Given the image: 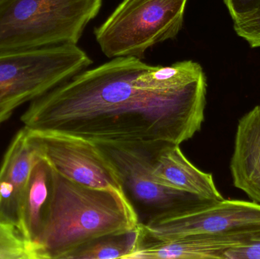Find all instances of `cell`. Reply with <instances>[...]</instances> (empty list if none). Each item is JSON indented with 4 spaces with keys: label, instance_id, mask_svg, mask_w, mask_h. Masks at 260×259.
Returning <instances> with one entry per match:
<instances>
[{
    "label": "cell",
    "instance_id": "obj_17",
    "mask_svg": "<svg viewBox=\"0 0 260 259\" xmlns=\"http://www.w3.org/2000/svg\"><path fill=\"white\" fill-rule=\"evenodd\" d=\"M235 31L251 47H260V5L255 10L235 20Z\"/></svg>",
    "mask_w": 260,
    "mask_h": 259
},
{
    "label": "cell",
    "instance_id": "obj_9",
    "mask_svg": "<svg viewBox=\"0 0 260 259\" xmlns=\"http://www.w3.org/2000/svg\"><path fill=\"white\" fill-rule=\"evenodd\" d=\"M38 155L24 127L12 140L0 167V222L18 231L21 199Z\"/></svg>",
    "mask_w": 260,
    "mask_h": 259
},
{
    "label": "cell",
    "instance_id": "obj_11",
    "mask_svg": "<svg viewBox=\"0 0 260 259\" xmlns=\"http://www.w3.org/2000/svg\"><path fill=\"white\" fill-rule=\"evenodd\" d=\"M230 169L235 187L260 204V105L238 122Z\"/></svg>",
    "mask_w": 260,
    "mask_h": 259
},
{
    "label": "cell",
    "instance_id": "obj_13",
    "mask_svg": "<svg viewBox=\"0 0 260 259\" xmlns=\"http://www.w3.org/2000/svg\"><path fill=\"white\" fill-rule=\"evenodd\" d=\"M238 237L192 235L166 242L144 240L130 259H224L229 249L245 244Z\"/></svg>",
    "mask_w": 260,
    "mask_h": 259
},
{
    "label": "cell",
    "instance_id": "obj_16",
    "mask_svg": "<svg viewBox=\"0 0 260 259\" xmlns=\"http://www.w3.org/2000/svg\"><path fill=\"white\" fill-rule=\"evenodd\" d=\"M0 259H38V256L16 228L0 222Z\"/></svg>",
    "mask_w": 260,
    "mask_h": 259
},
{
    "label": "cell",
    "instance_id": "obj_19",
    "mask_svg": "<svg viewBox=\"0 0 260 259\" xmlns=\"http://www.w3.org/2000/svg\"><path fill=\"white\" fill-rule=\"evenodd\" d=\"M234 21L258 8L260 0H224Z\"/></svg>",
    "mask_w": 260,
    "mask_h": 259
},
{
    "label": "cell",
    "instance_id": "obj_10",
    "mask_svg": "<svg viewBox=\"0 0 260 259\" xmlns=\"http://www.w3.org/2000/svg\"><path fill=\"white\" fill-rule=\"evenodd\" d=\"M152 173L159 183L168 188L189 193L203 200L224 199L212 175L195 167L178 144H165L160 147L154 158Z\"/></svg>",
    "mask_w": 260,
    "mask_h": 259
},
{
    "label": "cell",
    "instance_id": "obj_5",
    "mask_svg": "<svg viewBox=\"0 0 260 259\" xmlns=\"http://www.w3.org/2000/svg\"><path fill=\"white\" fill-rule=\"evenodd\" d=\"M188 0H123L94 30L108 58L140 59L150 47L176 38Z\"/></svg>",
    "mask_w": 260,
    "mask_h": 259
},
{
    "label": "cell",
    "instance_id": "obj_2",
    "mask_svg": "<svg viewBox=\"0 0 260 259\" xmlns=\"http://www.w3.org/2000/svg\"><path fill=\"white\" fill-rule=\"evenodd\" d=\"M138 226L134 210L118 195L84 187L53 169L51 200L39 258L67 259L93 240L129 232Z\"/></svg>",
    "mask_w": 260,
    "mask_h": 259
},
{
    "label": "cell",
    "instance_id": "obj_12",
    "mask_svg": "<svg viewBox=\"0 0 260 259\" xmlns=\"http://www.w3.org/2000/svg\"><path fill=\"white\" fill-rule=\"evenodd\" d=\"M53 189V168L38 155L21 199L19 232L38 253L45 226Z\"/></svg>",
    "mask_w": 260,
    "mask_h": 259
},
{
    "label": "cell",
    "instance_id": "obj_7",
    "mask_svg": "<svg viewBox=\"0 0 260 259\" xmlns=\"http://www.w3.org/2000/svg\"><path fill=\"white\" fill-rule=\"evenodd\" d=\"M148 241L166 242L186 236L242 237L260 232V204L239 200L207 201L188 211L139 225Z\"/></svg>",
    "mask_w": 260,
    "mask_h": 259
},
{
    "label": "cell",
    "instance_id": "obj_4",
    "mask_svg": "<svg viewBox=\"0 0 260 259\" xmlns=\"http://www.w3.org/2000/svg\"><path fill=\"white\" fill-rule=\"evenodd\" d=\"M92 62L76 44L0 52V125L21 105L85 71Z\"/></svg>",
    "mask_w": 260,
    "mask_h": 259
},
{
    "label": "cell",
    "instance_id": "obj_15",
    "mask_svg": "<svg viewBox=\"0 0 260 259\" xmlns=\"http://www.w3.org/2000/svg\"><path fill=\"white\" fill-rule=\"evenodd\" d=\"M142 227L123 234L100 237L79 248L67 259H130L143 243Z\"/></svg>",
    "mask_w": 260,
    "mask_h": 259
},
{
    "label": "cell",
    "instance_id": "obj_1",
    "mask_svg": "<svg viewBox=\"0 0 260 259\" xmlns=\"http://www.w3.org/2000/svg\"><path fill=\"white\" fill-rule=\"evenodd\" d=\"M151 67L126 56L85 70L32 100L21 122L30 131L97 144L180 145L204 122L206 76L172 91L138 88L136 79Z\"/></svg>",
    "mask_w": 260,
    "mask_h": 259
},
{
    "label": "cell",
    "instance_id": "obj_3",
    "mask_svg": "<svg viewBox=\"0 0 260 259\" xmlns=\"http://www.w3.org/2000/svg\"><path fill=\"white\" fill-rule=\"evenodd\" d=\"M102 0H6L0 5V52L77 44Z\"/></svg>",
    "mask_w": 260,
    "mask_h": 259
},
{
    "label": "cell",
    "instance_id": "obj_20",
    "mask_svg": "<svg viewBox=\"0 0 260 259\" xmlns=\"http://www.w3.org/2000/svg\"><path fill=\"white\" fill-rule=\"evenodd\" d=\"M5 1H6V0H0V5H1L2 3H4Z\"/></svg>",
    "mask_w": 260,
    "mask_h": 259
},
{
    "label": "cell",
    "instance_id": "obj_8",
    "mask_svg": "<svg viewBox=\"0 0 260 259\" xmlns=\"http://www.w3.org/2000/svg\"><path fill=\"white\" fill-rule=\"evenodd\" d=\"M27 130L32 145L61 176L84 187L112 192L130 205L115 167L97 144Z\"/></svg>",
    "mask_w": 260,
    "mask_h": 259
},
{
    "label": "cell",
    "instance_id": "obj_18",
    "mask_svg": "<svg viewBox=\"0 0 260 259\" xmlns=\"http://www.w3.org/2000/svg\"><path fill=\"white\" fill-rule=\"evenodd\" d=\"M224 259H260V232L245 244L229 249L224 253Z\"/></svg>",
    "mask_w": 260,
    "mask_h": 259
},
{
    "label": "cell",
    "instance_id": "obj_6",
    "mask_svg": "<svg viewBox=\"0 0 260 259\" xmlns=\"http://www.w3.org/2000/svg\"><path fill=\"white\" fill-rule=\"evenodd\" d=\"M165 144L170 143L98 144L115 167L139 225H147L207 202L156 180L154 158Z\"/></svg>",
    "mask_w": 260,
    "mask_h": 259
},
{
    "label": "cell",
    "instance_id": "obj_14",
    "mask_svg": "<svg viewBox=\"0 0 260 259\" xmlns=\"http://www.w3.org/2000/svg\"><path fill=\"white\" fill-rule=\"evenodd\" d=\"M205 76L200 64L187 60L169 66H152L139 75L136 85L141 89L169 91L183 88Z\"/></svg>",
    "mask_w": 260,
    "mask_h": 259
}]
</instances>
